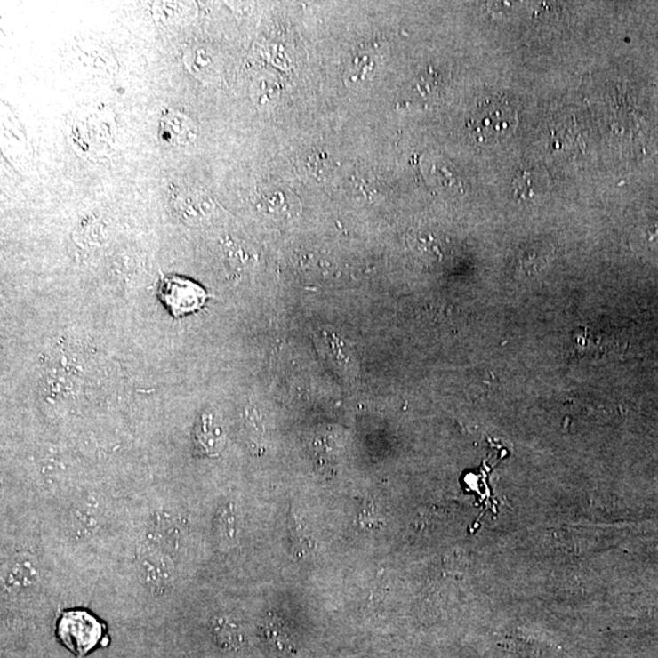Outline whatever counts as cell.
Masks as SVG:
<instances>
[{
  "label": "cell",
  "instance_id": "6da1fadb",
  "mask_svg": "<svg viewBox=\"0 0 658 658\" xmlns=\"http://www.w3.org/2000/svg\"><path fill=\"white\" fill-rule=\"evenodd\" d=\"M518 113L505 99L488 98L479 101L467 126L473 140L492 144L506 140L518 127Z\"/></svg>",
  "mask_w": 658,
  "mask_h": 658
},
{
  "label": "cell",
  "instance_id": "7a4b0ae2",
  "mask_svg": "<svg viewBox=\"0 0 658 658\" xmlns=\"http://www.w3.org/2000/svg\"><path fill=\"white\" fill-rule=\"evenodd\" d=\"M159 298L174 318L199 311L207 294L200 285L180 276H167L160 283Z\"/></svg>",
  "mask_w": 658,
  "mask_h": 658
},
{
  "label": "cell",
  "instance_id": "3957f363",
  "mask_svg": "<svg viewBox=\"0 0 658 658\" xmlns=\"http://www.w3.org/2000/svg\"><path fill=\"white\" fill-rule=\"evenodd\" d=\"M101 634L103 627L87 612H66L59 621V638L72 653L77 654H84L93 649Z\"/></svg>",
  "mask_w": 658,
  "mask_h": 658
},
{
  "label": "cell",
  "instance_id": "277c9868",
  "mask_svg": "<svg viewBox=\"0 0 658 658\" xmlns=\"http://www.w3.org/2000/svg\"><path fill=\"white\" fill-rule=\"evenodd\" d=\"M138 569L141 581L150 590L163 592L173 584V562L156 548L141 550L138 558Z\"/></svg>",
  "mask_w": 658,
  "mask_h": 658
},
{
  "label": "cell",
  "instance_id": "5b68a950",
  "mask_svg": "<svg viewBox=\"0 0 658 658\" xmlns=\"http://www.w3.org/2000/svg\"><path fill=\"white\" fill-rule=\"evenodd\" d=\"M196 136L197 128L186 115L170 113L161 120L160 138L169 146H189Z\"/></svg>",
  "mask_w": 658,
  "mask_h": 658
},
{
  "label": "cell",
  "instance_id": "8992f818",
  "mask_svg": "<svg viewBox=\"0 0 658 658\" xmlns=\"http://www.w3.org/2000/svg\"><path fill=\"white\" fill-rule=\"evenodd\" d=\"M194 436L200 453L213 455L221 449L223 444V434L221 428L217 426L213 416L203 414L194 428Z\"/></svg>",
  "mask_w": 658,
  "mask_h": 658
},
{
  "label": "cell",
  "instance_id": "52a82bcc",
  "mask_svg": "<svg viewBox=\"0 0 658 658\" xmlns=\"http://www.w3.org/2000/svg\"><path fill=\"white\" fill-rule=\"evenodd\" d=\"M37 579V561L32 556L22 554L9 566L6 583L14 589H26L35 585Z\"/></svg>",
  "mask_w": 658,
  "mask_h": 658
},
{
  "label": "cell",
  "instance_id": "ba28073f",
  "mask_svg": "<svg viewBox=\"0 0 658 658\" xmlns=\"http://www.w3.org/2000/svg\"><path fill=\"white\" fill-rule=\"evenodd\" d=\"M174 209L183 221L192 222L202 219L209 210V199L203 193L183 189L173 200Z\"/></svg>",
  "mask_w": 658,
  "mask_h": 658
},
{
  "label": "cell",
  "instance_id": "9c48e42d",
  "mask_svg": "<svg viewBox=\"0 0 658 658\" xmlns=\"http://www.w3.org/2000/svg\"><path fill=\"white\" fill-rule=\"evenodd\" d=\"M99 521L98 505L95 503H81L72 510L70 516V528L72 534L78 538H85L93 534Z\"/></svg>",
  "mask_w": 658,
  "mask_h": 658
},
{
  "label": "cell",
  "instance_id": "30bf717a",
  "mask_svg": "<svg viewBox=\"0 0 658 658\" xmlns=\"http://www.w3.org/2000/svg\"><path fill=\"white\" fill-rule=\"evenodd\" d=\"M215 531L220 544L226 546L232 545V542L236 538V523L235 513H233L230 505L223 506L219 513H217Z\"/></svg>",
  "mask_w": 658,
  "mask_h": 658
},
{
  "label": "cell",
  "instance_id": "8fae6325",
  "mask_svg": "<svg viewBox=\"0 0 658 658\" xmlns=\"http://www.w3.org/2000/svg\"><path fill=\"white\" fill-rule=\"evenodd\" d=\"M213 634H215L219 644H221L223 647L232 649V647L239 646L242 644V634H240L239 628L232 622L217 620L213 623Z\"/></svg>",
  "mask_w": 658,
  "mask_h": 658
}]
</instances>
